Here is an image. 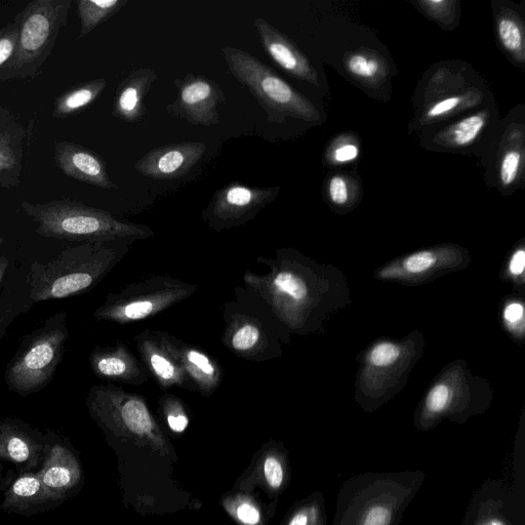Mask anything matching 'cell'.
Segmentation results:
<instances>
[{
	"instance_id": "obj_1",
	"label": "cell",
	"mask_w": 525,
	"mask_h": 525,
	"mask_svg": "<svg viewBox=\"0 0 525 525\" xmlns=\"http://www.w3.org/2000/svg\"><path fill=\"white\" fill-rule=\"evenodd\" d=\"M132 242L80 244L47 263H32L28 284L34 303L61 300L96 287L130 253Z\"/></svg>"
},
{
	"instance_id": "obj_2",
	"label": "cell",
	"mask_w": 525,
	"mask_h": 525,
	"mask_svg": "<svg viewBox=\"0 0 525 525\" xmlns=\"http://www.w3.org/2000/svg\"><path fill=\"white\" fill-rule=\"evenodd\" d=\"M24 213L37 223L40 236L82 244H110L127 241L135 244L154 236L145 225L121 220L111 213L69 199L52 200L46 204L21 203Z\"/></svg>"
},
{
	"instance_id": "obj_3",
	"label": "cell",
	"mask_w": 525,
	"mask_h": 525,
	"mask_svg": "<svg viewBox=\"0 0 525 525\" xmlns=\"http://www.w3.org/2000/svg\"><path fill=\"white\" fill-rule=\"evenodd\" d=\"M222 344L232 354L250 362H267L281 356V342L289 332L269 306L254 292L236 287L223 307Z\"/></svg>"
},
{
	"instance_id": "obj_4",
	"label": "cell",
	"mask_w": 525,
	"mask_h": 525,
	"mask_svg": "<svg viewBox=\"0 0 525 525\" xmlns=\"http://www.w3.org/2000/svg\"><path fill=\"white\" fill-rule=\"evenodd\" d=\"M71 0H35L21 12L15 54L0 70V82L33 78L50 58L61 29L66 25Z\"/></svg>"
},
{
	"instance_id": "obj_5",
	"label": "cell",
	"mask_w": 525,
	"mask_h": 525,
	"mask_svg": "<svg viewBox=\"0 0 525 525\" xmlns=\"http://www.w3.org/2000/svg\"><path fill=\"white\" fill-rule=\"evenodd\" d=\"M222 54L237 82L267 112L270 123L285 120L286 116L307 121L318 118L314 106L258 58L236 48H223Z\"/></svg>"
},
{
	"instance_id": "obj_6",
	"label": "cell",
	"mask_w": 525,
	"mask_h": 525,
	"mask_svg": "<svg viewBox=\"0 0 525 525\" xmlns=\"http://www.w3.org/2000/svg\"><path fill=\"white\" fill-rule=\"evenodd\" d=\"M197 286L170 275H151L109 294L95 318L120 326L146 320L186 301Z\"/></svg>"
},
{
	"instance_id": "obj_7",
	"label": "cell",
	"mask_w": 525,
	"mask_h": 525,
	"mask_svg": "<svg viewBox=\"0 0 525 525\" xmlns=\"http://www.w3.org/2000/svg\"><path fill=\"white\" fill-rule=\"evenodd\" d=\"M91 417L109 435L163 446L161 433L144 396L114 384L92 387L87 396Z\"/></svg>"
},
{
	"instance_id": "obj_8",
	"label": "cell",
	"mask_w": 525,
	"mask_h": 525,
	"mask_svg": "<svg viewBox=\"0 0 525 525\" xmlns=\"http://www.w3.org/2000/svg\"><path fill=\"white\" fill-rule=\"evenodd\" d=\"M65 319L64 314L56 315L23 342L6 372L7 384L13 391L26 396L51 382L69 337Z\"/></svg>"
},
{
	"instance_id": "obj_9",
	"label": "cell",
	"mask_w": 525,
	"mask_h": 525,
	"mask_svg": "<svg viewBox=\"0 0 525 525\" xmlns=\"http://www.w3.org/2000/svg\"><path fill=\"white\" fill-rule=\"evenodd\" d=\"M277 188L248 187L232 183L217 191L203 213V220L218 232L230 230L255 219L276 198Z\"/></svg>"
},
{
	"instance_id": "obj_10",
	"label": "cell",
	"mask_w": 525,
	"mask_h": 525,
	"mask_svg": "<svg viewBox=\"0 0 525 525\" xmlns=\"http://www.w3.org/2000/svg\"><path fill=\"white\" fill-rule=\"evenodd\" d=\"M178 97L169 105V112L194 126L213 127L220 124L219 105L226 101L220 86L203 75L188 74L175 82Z\"/></svg>"
},
{
	"instance_id": "obj_11",
	"label": "cell",
	"mask_w": 525,
	"mask_h": 525,
	"mask_svg": "<svg viewBox=\"0 0 525 525\" xmlns=\"http://www.w3.org/2000/svg\"><path fill=\"white\" fill-rule=\"evenodd\" d=\"M207 145L182 142L150 150L136 163V171L157 181L175 180L186 176L204 157Z\"/></svg>"
},
{
	"instance_id": "obj_12",
	"label": "cell",
	"mask_w": 525,
	"mask_h": 525,
	"mask_svg": "<svg viewBox=\"0 0 525 525\" xmlns=\"http://www.w3.org/2000/svg\"><path fill=\"white\" fill-rule=\"evenodd\" d=\"M48 444L42 434L21 420L0 421V460L18 466L21 473L42 467Z\"/></svg>"
},
{
	"instance_id": "obj_13",
	"label": "cell",
	"mask_w": 525,
	"mask_h": 525,
	"mask_svg": "<svg viewBox=\"0 0 525 525\" xmlns=\"http://www.w3.org/2000/svg\"><path fill=\"white\" fill-rule=\"evenodd\" d=\"M135 341L143 366L161 389L168 391L180 388L195 392L194 386L159 331L145 330L135 337Z\"/></svg>"
},
{
	"instance_id": "obj_14",
	"label": "cell",
	"mask_w": 525,
	"mask_h": 525,
	"mask_svg": "<svg viewBox=\"0 0 525 525\" xmlns=\"http://www.w3.org/2000/svg\"><path fill=\"white\" fill-rule=\"evenodd\" d=\"M159 333L179 361L195 392L207 398L213 396L224 378L220 362L203 348L188 344L168 332L159 331Z\"/></svg>"
},
{
	"instance_id": "obj_15",
	"label": "cell",
	"mask_w": 525,
	"mask_h": 525,
	"mask_svg": "<svg viewBox=\"0 0 525 525\" xmlns=\"http://www.w3.org/2000/svg\"><path fill=\"white\" fill-rule=\"evenodd\" d=\"M90 363L93 373L107 381L142 386L150 380L142 361L125 342H117L113 347H96Z\"/></svg>"
},
{
	"instance_id": "obj_16",
	"label": "cell",
	"mask_w": 525,
	"mask_h": 525,
	"mask_svg": "<svg viewBox=\"0 0 525 525\" xmlns=\"http://www.w3.org/2000/svg\"><path fill=\"white\" fill-rule=\"evenodd\" d=\"M55 161L66 176L76 181L106 190L118 189L109 178L102 158L84 146L70 142L56 143Z\"/></svg>"
},
{
	"instance_id": "obj_17",
	"label": "cell",
	"mask_w": 525,
	"mask_h": 525,
	"mask_svg": "<svg viewBox=\"0 0 525 525\" xmlns=\"http://www.w3.org/2000/svg\"><path fill=\"white\" fill-rule=\"evenodd\" d=\"M37 472L56 503L67 499L83 477L82 467L75 455L58 442H49L45 461Z\"/></svg>"
},
{
	"instance_id": "obj_18",
	"label": "cell",
	"mask_w": 525,
	"mask_h": 525,
	"mask_svg": "<svg viewBox=\"0 0 525 525\" xmlns=\"http://www.w3.org/2000/svg\"><path fill=\"white\" fill-rule=\"evenodd\" d=\"M255 27L265 53L274 63L289 75L317 85L316 72L291 39L261 17L255 20Z\"/></svg>"
},
{
	"instance_id": "obj_19",
	"label": "cell",
	"mask_w": 525,
	"mask_h": 525,
	"mask_svg": "<svg viewBox=\"0 0 525 525\" xmlns=\"http://www.w3.org/2000/svg\"><path fill=\"white\" fill-rule=\"evenodd\" d=\"M26 130L17 116L0 107V186L12 189L20 183Z\"/></svg>"
},
{
	"instance_id": "obj_20",
	"label": "cell",
	"mask_w": 525,
	"mask_h": 525,
	"mask_svg": "<svg viewBox=\"0 0 525 525\" xmlns=\"http://www.w3.org/2000/svg\"><path fill=\"white\" fill-rule=\"evenodd\" d=\"M156 77V73L149 68L132 71L118 87L113 115L128 123L142 120L146 114L144 100Z\"/></svg>"
},
{
	"instance_id": "obj_21",
	"label": "cell",
	"mask_w": 525,
	"mask_h": 525,
	"mask_svg": "<svg viewBox=\"0 0 525 525\" xmlns=\"http://www.w3.org/2000/svg\"><path fill=\"white\" fill-rule=\"evenodd\" d=\"M50 503L56 502L46 491L38 472H22L9 484L0 508L7 512L25 514Z\"/></svg>"
},
{
	"instance_id": "obj_22",
	"label": "cell",
	"mask_w": 525,
	"mask_h": 525,
	"mask_svg": "<svg viewBox=\"0 0 525 525\" xmlns=\"http://www.w3.org/2000/svg\"><path fill=\"white\" fill-rule=\"evenodd\" d=\"M106 80L96 79L60 96L54 106L53 116L66 118L90 106L106 89Z\"/></svg>"
},
{
	"instance_id": "obj_23",
	"label": "cell",
	"mask_w": 525,
	"mask_h": 525,
	"mask_svg": "<svg viewBox=\"0 0 525 525\" xmlns=\"http://www.w3.org/2000/svg\"><path fill=\"white\" fill-rule=\"evenodd\" d=\"M127 4V0H77V13L82 23L80 37L91 33Z\"/></svg>"
},
{
	"instance_id": "obj_24",
	"label": "cell",
	"mask_w": 525,
	"mask_h": 525,
	"mask_svg": "<svg viewBox=\"0 0 525 525\" xmlns=\"http://www.w3.org/2000/svg\"><path fill=\"white\" fill-rule=\"evenodd\" d=\"M487 123V114L479 113L468 116L455 126L451 127L446 134L444 139L454 147H464L472 142L480 135L484 126Z\"/></svg>"
},
{
	"instance_id": "obj_25",
	"label": "cell",
	"mask_w": 525,
	"mask_h": 525,
	"mask_svg": "<svg viewBox=\"0 0 525 525\" xmlns=\"http://www.w3.org/2000/svg\"><path fill=\"white\" fill-rule=\"evenodd\" d=\"M159 410L163 413L169 428L183 433L189 426V417L184 402L176 395L166 392L159 397Z\"/></svg>"
},
{
	"instance_id": "obj_26",
	"label": "cell",
	"mask_w": 525,
	"mask_h": 525,
	"mask_svg": "<svg viewBox=\"0 0 525 525\" xmlns=\"http://www.w3.org/2000/svg\"><path fill=\"white\" fill-rule=\"evenodd\" d=\"M498 34L505 50L520 61L524 58V36L517 21L510 16H503L498 21Z\"/></svg>"
},
{
	"instance_id": "obj_27",
	"label": "cell",
	"mask_w": 525,
	"mask_h": 525,
	"mask_svg": "<svg viewBox=\"0 0 525 525\" xmlns=\"http://www.w3.org/2000/svg\"><path fill=\"white\" fill-rule=\"evenodd\" d=\"M20 26L21 19L18 15L4 29L0 30V70L11 61L15 54Z\"/></svg>"
},
{
	"instance_id": "obj_28",
	"label": "cell",
	"mask_w": 525,
	"mask_h": 525,
	"mask_svg": "<svg viewBox=\"0 0 525 525\" xmlns=\"http://www.w3.org/2000/svg\"><path fill=\"white\" fill-rule=\"evenodd\" d=\"M347 68L350 73L359 78L372 79L379 74L381 64L378 59L370 55L356 53L348 59Z\"/></svg>"
},
{
	"instance_id": "obj_29",
	"label": "cell",
	"mask_w": 525,
	"mask_h": 525,
	"mask_svg": "<svg viewBox=\"0 0 525 525\" xmlns=\"http://www.w3.org/2000/svg\"><path fill=\"white\" fill-rule=\"evenodd\" d=\"M437 255L434 252H418L402 262V269L406 273L416 275L429 271L437 263Z\"/></svg>"
},
{
	"instance_id": "obj_30",
	"label": "cell",
	"mask_w": 525,
	"mask_h": 525,
	"mask_svg": "<svg viewBox=\"0 0 525 525\" xmlns=\"http://www.w3.org/2000/svg\"><path fill=\"white\" fill-rule=\"evenodd\" d=\"M522 155L517 150L507 151L501 161L500 179L504 186L512 185L520 172Z\"/></svg>"
},
{
	"instance_id": "obj_31",
	"label": "cell",
	"mask_w": 525,
	"mask_h": 525,
	"mask_svg": "<svg viewBox=\"0 0 525 525\" xmlns=\"http://www.w3.org/2000/svg\"><path fill=\"white\" fill-rule=\"evenodd\" d=\"M400 353V348L395 344L383 342L374 347L369 360L374 367L385 368L393 365L399 358Z\"/></svg>"
},
{
	"instance_id": "obj_32",
	"label": "cell",
	"mask_w": 525,
	"mask_h": 525,
	"mask_svg": "<svg viewBox=\"0 0 525 525\" xmlns=\"http://www.w3.org/2000/svg\"><path fill=\"white\" fill-rule=\"evenodd\" d=\"M451 399V389L446 384H437L430 391L426 406L429 412L438 414L446 409Z\"/></svg>"
},
{
	"instance_id": "obj_33",
	"label": "cell",
	"mask_w": 525,
	"mask_h": 525,
	"mask_svg": "<svg viewBox=\"0 0 525 525\" xmlns=\"http://www.w3.org/2000/svg\"><path fill=\"white\" fill-rule=\"evenodd\" d=\"M462 100V97L454 96L438 101L429 108L425 117L427 120H432L439 117L447 116L461 105Z\"/></svg>"
},
{
	"instance_id": "obj_34",
	"label": "cell",
	"mask_w": 525,
	"mask_h": 525,
	"mask_svg": "<svg viewBox=\"0 0 525 525\" xmlns=\"http://www.w3.org/2000/svg\"><path fill=\"white\" fill-rule=\"evenodd\" d=\"M329 195L337 206H344L349 199V187L346 180L341 176L331 179L329 184Z\"/></svg>"
},
{
	"instance_id": "obj_35",
	"label": "cell",
	"mask_w": 525,
	"mask_h": 525,
	"mask_svg": "<svg viewBox=\"0 0 525 525\" xmlns=\"http://www.w3.org/2000/svg\"><path fill=\"white\" fill-rule=\"evenodd\" d=\"M264 474L269 486L273 489L281 487L284 481V470L276 458L269 457L264 463Z\"/></svg>"
},
{
	"instance_id": "obj_36",
	"label": "cell",
	"mask_w": 525,
	"mask_h": 525,
	"mask_svg": "<svg viewBox=\"0 0 525 525\" xmlns=\"http://www.w3.org/2000/svg\"><path fill=\"white\" fill-rule=\"evenodd\" d=\"M392 520L391 512L383 507H374L366 515L362 525H390Z\"/></svg>"
},
{
	"instance_id": "obj_37",
	"label": "cell",
	"mask_w": 525,
	"mask_h": 525,
	"mask_svg": "<svg viewBox=\"0 0 525 525\" xmlns=\"http://www.w3.org/2000/svg\"><path fill=\"white\" fill-rule=\"evenodd\" d=\"M237 518L247 525H257L261 520L258 509L250 503H242L236 509Z\"/></svg>"
},
{
	"instance_id": "obj_38",
	"label": "cell",
	"mask_w": 525,
	"mask_h": 525,
	"mask_svg": "<svg viewBox=\"0 0 525 525\" xmlns=\"http://www.w3.org/2000/svg\"><path fill=\"white\" fill-rule=\"evenodd\" d=\"M359 155V148L354 144H343L337 147L332 157L337 164H347L355 160Z\"/></svg>"
},
{
	"instance_id": "obj_39",
	"label": "cell",
	"mask_w": 525,
	"mask_h": 525,
	"mask_svg": "<svg viewBox=\"0 0 525 525\" xmlns=\"http://www.w3.org/2000/svg\"><path fill=\"white\" fill-rule=\"evenodd\" d=\"M524 308L519 303L510 304L504 312V317L508 323H516L523 318Z\"/></svg>"
},
{
	"instance_id": "obj_40",
	"label": "cell",
	"mask_w": 525,
	"mask_h": 525,
	"mask_svg": "<svg viewBox=\"0 0 525 525\" xmlns=\"http://www.w3.org/2000/svg\"><path fill=\"white\" fill-rule=\"evenodd\" d=\"M525 268V253L523 250L517 251L510 262V272L511 274L517 276L523 273Z\"/></svg>"
},
{
	"instance_id": "obj_41",
	"label": "cell",
	"mask_w": 525,
	"mask_h": 525,
	"mask_svg": "<svg viewBox=\"0 0 525 525\" xmlns=\"http://www.w3.org/2000/svg\"><path fill=\"white\" fill-rule=\"evenodd\" d=\"M10 261L6 256L0 255V287L3 285Z\"/></svg>"
},
{
	"instance_id": "obj_42",
	"label": "cell",
	"mask_w": 525,
	"mask_h": 525,
	"mask_svg": "<svg viewBox=\"0 0 525 525\" xmlns=\"http://www.w3.org/2000/svg\"><path fill=\"white\" fill-rule=\"evenodd\" d=\"M308 515L305 512H300L294 516L289 525H308Z\"/></svg>"
},
{
	"instance_id": "obj_43",
	"label": "cell",
	"mask_w": 525,
	"mask_h": 525,
	"mask_svg": "<svg viewBox=\"0 0 525 525\" xmlns=\"http://www.w3.org/2000/svg\"><path fill=\"white\" fill-rule=\"evenodd\" d=\"M490 525H503V524L499 521H493L490 523Z\"/></svg>"
},
{
	"instance_id": "obj_44",
	"label": "cell",
	"mask_w": 525,
	"mask_h": 525,
	"mask_svg": "<svg viewBox=\"0 0 525 525\" xmlns=\"http://www.w3.org/2000/svg\"><path fill=\"white\" fill-rule=\"evenodd\" d=\"M3 241H4V239L2 237H0V245L3 244Z\"/></svg>"
},
{
	"instance_id": "obj_45",
	"label": "cell",
	"mask_w": 525,
	"mask_h": 525,
	"mask_svg": "<svg viewBox=\"0 0 525 525\" xmlns=\"http://www.w3.org/2000/svg\"><path fill=\"white\" fill-rule=\"evenodd\" d=\"M2 470H3V466L2 464H0V472H2Z\"/></svg>"
}]
</instances>
